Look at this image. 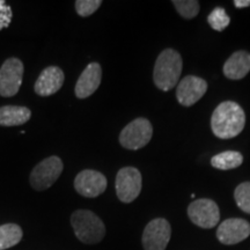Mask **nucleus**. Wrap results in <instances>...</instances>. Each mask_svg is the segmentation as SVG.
<instances>
[{"label":"nucleus","instance_id":"obj_7","mask_svg":"<svg viewBox=\"0 0 250 250\" xmlns=\"http://www.w3.org/2000/svg\"><path fill=\"white\" fill-rule=\"evenodd\" d=\"M116 193L122 203H132L142 191V174L134 167H124L116 176Z\"/></svg>","mask_w":250,"mask_h":250},{"label":"nucleus","instance_id":"obj_2","mask_svg":"<svg viewBox=\"0 0 250 250\" xmlns=\"http://www.w3.org/2000/svg\"><path fill=\"white\" fill-rule=\"evenodd\" d=\"M183 61L181 55L173 49H166L156 58L153 81L159 89L167 92L176 86L182 73Z\"/></svg>","mask_w":250,"mask_h":250},{"label":"nucleus","instance_id":"obj_20","mask_svg":"<svg viewBox=\"0 0 250 250\" xmlns=\"http://www.w3.org/2000/svg\"><path fill=\"white\" fill-rule=\"evenodd\" d=\"M208 22L213 30L223 31L230 22V19L223 7H217L208 14Z\"/></svg>","mask_w":250,"mask_h":250},{"label":"nucleus","instance_id":"obj_3","mask_svg":"<svg viewBox=\"0 0 250 250\" xmlns=\"http://www.w3.org/2000/svg\"><path fill=\"white\" fill-rule=\"evenodd\" d=\"M71 225L78 240L85 245L101 242L105 235V227L101 218L89 210H77L71 215Z\"/></svg>","mask_w":250,"mask_h":250},{"label":"nucleus","instance_id":"obj_12","mask_svg":"<svg viewBox=\"0 0 250 250\" xmlns=\"http://www.w3.org/2000/svg\"><path fill=\"white\" fill-rule=\"evenodd\" d=\"M208 90V83L195 76H188L180 81L176 89V98L184 107H191L198 102Z\"/></svg>","mask_w":250,"mask_h":250},{"label":"nucleus","instance_id":"obj_19","mask_svg":"<svg viewBox=\"0 0 250 250\" xmlns=\"http://www.w3.org/2000/svg\"><path fill=\"white\" fill-rule=\"evenodd\" d=\"M173 5L181 17L186 19L197 17L199 13V9H201V5L197 0H174Z\"/></svg>","mask_w":250,"mask_h":250},{"label":"nucleus","instance_id":"obj_15","mask_svg":"<svg viewBox=\"0 0 250 250\" xmlns=\"http://www.w3.org/2000/svg\"><path fill=\"white\" fill-rule=\"evenodd\" d=\"M224 74L228 79L240 80L250 71V54L247 51H236L227 59L224 65Z\"/></svg>","mask_w":250,"mask_h":250},{"label":"nucleus","instance_id":"obj_17","mask_svg":"<svg viewBox=\"0 0 250 250\" xmlns=\"http://www.w3.org/2000/svg\"><path fill=\"white\" fill-rule=\"evenodd\" d=\"M23 232L17 224H5L0 226V250L17 246L22 240Z\"/></svg>","mask_w":250,"mask_h":250},{"label":"nucleus","instance_id":"obj_13","mask_svg":"<svg viewBox=\"0 0 250 250\" xmlns=\"http://www.w3.org/2000/svg\"><path fill=\"white\" fill-rule=\"evenodd\" d=\"M102 68L99 62H94L87 65V67L80 74L76 83L74 93L78 99H87L98 90L101 85Z\"/></svg>","mask_w":250,"mask_h":250},{"label":"nucleus","instance_id":"obj_10","mask_svg":"<svg viewBox=\"0 0 250 250\" xmlns=\"http://www.w3.org/2000/svg\"><path fill=\"white\" fill-rule=\"evenodd\" d=\"M108 186L107 177L98 170L85 169L74 179V188L80 196L95 198L105 191Z\"/></svg>","mask_w":250,"mask_h":250},{"label":"nucleus","instance_id":"obj_14","mask_svg":"<svg viewBox=\"0 0 250 250\" xmlns=\"http://www.w3.org/2000/svg\"><path fill=\"white\" fill-rule=\"evenodd\" d=\"M64 72L58 66H49L41 72L37 78L34 90L42 98L54 95L64 85Z\"/></svg>","mask_w":250,"mask_h":250},{"label":"nucleus","instance_id":"obj_22","mask_svg":"<svg viewBox=\"0 0 250 250\" xmlns=\"http://www.w3.org/2000/svg\"><path fill=\"white\" fill-rule=\"evenodd\" d=\"M101 5V0H77L74 2L78 15H80L83 18L90 17V15L98 11Z\"/></svg>","mask_w":250,"mask_h":250},{"label":"nucleus","instance_id":"obj_1","mask_svg":"<svg viewBox=\"0 0 250 250\" xmlns=\"http://www.w3.org/2000/svg\"><path fill=\"white\" fill-rule=\"evenodd\" d=\"M245 125V111L236 102L225 101L220 103L212 114V132L220 139L234 138L242 132Z\"/></svg>","mask_w":250,"mask_h":250},{"label":"nucleus","instance_id":"obj_18","mask_svg":"<svg viewBox=\"0 0 250 250\" xmlns=\"http://www.w3.org/2000/svg\"><path fill=\"white\" fill-rule=\"evenodd\" d=\"M243 162V156L240 152L226 151L214 155L211 159V165L220 170H229L240 167Z\"/></svg>","mask_w":250,"mask_h":250},{"label":"nucleus","instance_id":"obj_6","mask_svg":"<svg viewBox=\"0 0 250 250\" xmlns=\"http://www.w3.org/2000/svg\"><path fill=\"white\" fill-rule=\"evenodd\" d=\"M24 66L19 58L6 59L0 67V96L13 98L22 85Z\"/></svg>","mask_w":250,"mask_h":250},{"label":"nucleus","instance_id":"obj_24","mask_svg":"<svg viewBox=\"0 0 250 250\" xmlns=\"http://www.w3.org/2000/svg\"><path fill=\"white\" fill-rule=\"evenodd\" d=\"M234 5L236 8H243L250 6V0H234Z\"/></svg>","mask_w":250,"mask_h":250},{"label":"nucleus","instance_id":"obj_23","mask_svg":"<svg viewBox=\"0 0 250 250\" xmlns=\"http://www.w3.org/2000/svg\"><path fill=\"white\" fill-rule=\"evenodd\" d=\"M12 18H13V12L11 6L7 5L5 0H0V30L9 27Z\"/></svg>","mask_w":250,"mask_h":250},{"label":"nucleus","instance_id":"obj_4","mask_svg":"<svg viewBox=\"0 0 250 250\" xmlns=\"http://www.w3.org/2000/svg\"><path fill=\"white\" fill-rule=\"evenodd\" d=\"M64 169V164L59 156L52 155L41 161L31 170L29 181L30 186L36 191H43L54 186Z\"/></svg>","mask_w":250,"mask_h":250},{"label":"nucleus","instance_id":"obj_21","mask_svg":"<svg viewBox=\"0 0 250 250\" xmlns=\"http://www.w3.org/2000/svg\"><path fill=\"white\" fill-rule=\"evenodd\" d=\"M234 198L237 206L243 212L250 214V182H243L234 191Z\"/></svg>","mask_w":250,"mask_h":250},{"label":"nucleus","instance_id":"obj_16","mask_svg":"<svg viewBox=\"0 0 250 250\" xmlns=\"http://www.w3.org/2000/svg\"><path fill=\"white\" fill-rule=\"evenodd\" d=\"M31 117L30 109L21 105L0 107V126H18L27 123Z\"/></svg>","mask_w":250,"mask_h":250},{"label":"nucleus","instance_id":"obj_11","mask_svg":"<svg viewBox=\"0 0 250 250\" xmlns=\"http://www.w3.org/2000/svg\"><path fill=\"white\" fill-rule=\"evenodd\" d=\"M250 235V224L245 219L230 218L220 224L217 237L223 245L232 246L240 243Z\"/></svg>","mask_w":250,"mask_h":250},{"label":"nucleus","instance_id":"obj_9","mask_svg":"<svg viewBox=\"0 0 250 250\" xmlns=\"http://www.w3.org/2000/svg\"><path fill=\"white\" fill-rule=\"evenodd\" d=\"M171 227L164 218L153 219L146 225L143 233V247L145 250H165L170 240Z\"/></svg>","mask_w":250,"mask_h":250},{"label":"nucleus","instance_id":"obj_5","mask_svg":"<svg viewBox=\"0 0 250 250\" xmlns=\"http://www.w3.org/2000/svg\"><path fill=\"white\" fill-rule=\"evenodd\" d=\"M153 126L151 122L144 117L133 120L122 130L120 143L124 148L137 151L145 147L152 139Z\"/></svg>","mask_w":250,"mask_h":250},{"label":"nucleus","instance_id":"obj_8","mask_svg":"<svg viewBox=\"0 0 250 250\" xmlns=\"http://www.w3.org/2000/svg\"><path fill=\"white\" fill-rule=\"evenodd\" d=\"M188 215L193 224L206 229L215 227L220 220V211L217 203L208 198L192 202L188 208Z\"/></svg>","mask_w":250,"mask_h":250}]
</instances>
